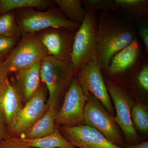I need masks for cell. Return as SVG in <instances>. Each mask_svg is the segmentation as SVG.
I'll return each mask as SVG.
<instances>
[{
  "label": "cell",
  "mask_w": 148,
  "mask_h": 148,
  "mask_svg": "<svg viewBox=\"0 0 148 148\" xmlns=\"http://www.w3.org/2000/svg\"><path fill=\"white\" fill-rule=\"evenodd\" d=\"M75 33L64 27H51L36 34L47 51L48 55L61 61H71Z\"/></svg>",
  "instance_id": "11"
},
{
  "label": "cell",
  "mask_w": 148,
  "mask_h": 148,
  "mask_svg": "<svg viewBox=\"0 0 148 148\" xmlns=\"http://www.w3.org/2000/svg\"><path fill=\"white\" fill-rule=\"evenodd\" d=\"M83 91L87 98L84 114L85 124L97 130L115 145L124 147V138L114 117L91 93Z\"/></svg>",
  "instance_id": "5"
},
{
  "label": "cell",
  "mask_w": 148,
  "mask_h": 148,
  "mask_svg": "<svg viewBox=\"0 0 148 148\" xmlns=\"http://www.w3.org/2000/svg\"><path fill=\"white\" fill-rule=\"evenodd\" d=\"M83 90H86L99 101L110 115L113 117L114 109L106 87L101 67L96 61L82 66L75 73Z\"/></svg>",
  "instance_id": "10"
},
{
  "label": "cell",
  "mask_w": 148,
  "mask_h": 148,
  "mask_svg": "<svg viewBox=\"0 0 148 148\" xmlns=\"http://www.w3.org/2000/svg\"><path fill=\"white\" fill-rule=\"evenodd\" d=\"M0 148H33L25 145L18 138H11L0 141Z\"/></svg>",
  "instance_id": "27"
},
{
  "label": "cell",
  "mask_w": 148,
  "mask_h": 148,
  "mask_svg": "<svg viewBox=\"0 0 148 148\" xmlns=\"http://www.w3.org/2000/svg\"><path fill=\"white\" fill-rule=\"evenodd\" d=\"M61 134L75 147L79 148H125L107 139L97 130L87 125L61 126Z\"/></svg>",
  "instance_id": "13"
},
{
  "label": "cell",
  "mask_w": 148,
  "mask_h": 148,
  "mask_svg": "<svg viewBox=\"0 0 148 148\" xmlns=\"http://www.w3.org/2000/svg\"><path fill=\"white\" fill-rule=\"evenodd\" d=\"M56 107L49 106L45 113L18 138L33 139L42 138L54 132Z\"/></svg>",
  "instance_id": "17"
},
{
  "label": "cell",
  "mask_w": 148,
  "mask_h": 148,
  "mask_svg": "<svg viewBox=\"0 0 148 148\" xmlns=\"http://www.w3.org/2000/svg\"><path fill=\"white\" fill-rule=\"evenodd\" d=\"M75 75L71 61H61L49 55L42 59L40 77L48 92V107H56L58 99L66 92Z\"/></svg>",
  "instance_id": "3"
},
{
  "label": "cell",
  "mask_w": 148,
  "mask_h": 148,
  "mask_svg": "<svg viewBox=\"0 0 148 148\" xmlns=\"http://www.w3.org/2000/svg\"><path fill=\"white\" fill-rule=\"evenodd\" d=\"M148 58L144 46L139 38L116 53L109 66L102 70L114 82L130 74L135 77L143 62Z\"/></svg>",
  "instance_id": "6"
},
{
  "label": "cell",
  "mask_w": 148,
  "mask_h": 148,
  "mask_svg": "<svg viewBox=\"0 0 148 148\" xmlns=\"http://www.w3.org/2000/svg\"><path fill=\"white\" fill-rule=\"evenodd\" d=\"M141 22L136 27L138 37L144 46L146 53H148V24L146 18L141 19Z\"/></svg>",
  "instance_id": "26"
},
{
  "label": "cell",
  "mask_w": 148,
  "mask_h": 148,
  "mask_svg": "<svg viewBox=\"0 0 148 148\" xmlns=\"http://www.w3.org/2000/svg\"><path fill=\"white\" fill-rule=\"evenodd\" d=\"M21 101L16 83L8 79L0 89V115L6 125L10 135L23 108Z\"/></svg>",
  "instance_id": "14"
},
{
  "label": "cell",
  "mask_w": 148,
  "mask_h": 148,
  "mask_svg": "<svg viewBox=\"0 0 148 148\" xmlns=\"http://www.w3.org/2000/svg\"><path fill=\"white\" fill-rule=\"evenodd\" d=\"M11 138L6 125L0 115V141Z\"/></svg>",
  "instance_id": "29"
},
{
  "label": "cell",
  "mask_w": 148,
  "mask_h": 148,
  "mask_svg": "<svg viewBox=\"0 0 148 148\" xmlns=\"http://www.w3.org/2000/svg\"><path fill=\"white\" fill-rule=\"evenodd\" d=\"M134 78L136 86L144 92H148V58L143 62Z\"/></svg>",
  "instance_id": "24"
},
{
  "label": "cell",
  "mask_w": 148,
  "mask_h": 148,
  "mask_svg": "<svg viewBox=\"0 0 148 148\" xmlns=\"http://www.w3.org/2000/svg\"><path fill=\"white\" fill-rule=\"evenodd\" d=\"M21 36L51 27H64L76 32L80 25L70 21L59 8L45 11L25 8L14 11Z\"/></svg>",
  "instance_id": "2"
},
{
  "label": "cell",
  "mask_w": 148,
  "mask_h": 148,
  "mask_svg": "<svg viewBox=\"0 0 148 148\" xmlns=\"http://www.w3.org/2000/svg\"><path fill=\"white\" fill-rule=\"evenodd\" d=\"M85 12L112 11L114 0H82Z\"/></svg>",
  "instance_id": "23"
},
{
  "label": "cell",
  "mask_w": 148,
  "mask_h": 148,
  "mask_svg": "<svg viewBox=\"0 0 148 148\" xmlns=\"http://www.w3.org/2000/svg\"><path fill=\"white\" fill-rule=\"evenodd\" d=\"M61 11L70 21L81 24L85 16V12L80 0H54Z\"/></svg>",
  "instance_id": "20"
},
{
  "label": "cell",
  "mask_w": 148,
  "mask_h": 148,
  "mask_svg": "<svg viewBox=\"0 0 148 148\" xmlns=\"http://www.w3.org/2000/svg\"><path fill=\"white\" fill-rule=\"evenodd\" d=\"M55 5L54 1L49 0H0V15L21 9L47 10Z\"/></svg>",
  "instance_id": "19"
},
{
  "label": "cell",
  "mask_w": 148,
  "mask_h": 148,
  "mask_svg": "<svg viewBox=\"0 0 148 148\" xmlns=\"http://www.w3.org/2000/svg\"><path fill=\"white\" fill-rule=\"evenodd\" d=\"M125 148H148V142L146 141L137 145L126 146Z\"/></svg>",
  "instance_id": "30"
},
{
  "label": "cell",
  "mask_w": 148,
  "mask_h": 148,
  "mask_svg": "<svg viewBox=\"0 0 148 148\" xmlns=\"http://www.w3.org/2000/svg\"><path fill=\"white\" fill-rule=\"evenodd\" d=\"M47 55L36 34L24 35L6 56L5 63L10 73H16Z\"/></svg>",
  "instance_id": "7"
},
{
  "label": "cell",
  "mask_w": 148,
  "mask_h": 148,
  "mask_svg": "<svg viewBox=\"0 0 148 148\" xmlns=\"http://www.w3.org/2000/svg\"><path fill=\"white\" fill-rule=\"evenodd\" d=\"M6 56L0 57V89L8 79L10 74L5 63Z\"/></svg>",
  "instance_id": "28"
},
{
  "label": "cell",
  "mask_w": 148,
  "mask_h": 148,
  "mask_svg": "<svg viewBox=\"0 0 148 148\" xmlns=\"http://www.w3.org/2000/svg\"><path fill=\"white\" fill-rule=\"evenodd\" d=\"M139 38L137 30L112 11L101 12L97 16V63L101 70L109 66L116 53Z\"/></svg>",
  "instance_id": "1"
},
{
  "label": "cell",
  "mask_w": 148,
  "mask_h": 148,
  "mask_svg": "<svg viewBox=\"0 0 148 148\" xmlns=\"http://www.w3.org/2000/svg\"><path fill=\"white\" fill-rule=\"evenodd\" d=\"M0 35L8 38L21 37L14 12H9L0 15Z\"/></svg>",
  "instance_id": "21"
},
{
  "label": "cell",
  "mask_w": 148,
  "mask_h": 148,
  "mask_svg": "<svg viewBox=\"0 0 148 148\" xmlns=\"http://www.w3.org/2000/svg\"><path fill=\"white\" fill-rule=\"evenodd\" d=\"M87 98L75 76H74L65 92L61 109L56 112L55 125L77 126L85 124L84 110Z\"/></svg>",
  "instance_id": "9"
},
{
  "label": "cell",
  "mask_w": 148,
  "mask_h": 148,
  "mask_svg": "<svg viewBox=\"0 0 148 148\" xmlns=\"http://www.w3.org/2000/svg\"><path fill=\"white\" fill-rule=\"evenodd\" d=\"M131 119L134 127L142 133L148 131V112L145 106L141 104L135 105L131 110Z\"/></svg>",
  "instance_id": "22"
},
{
  "label": "cell",
  "mask_w": 148,
  "mask_h": 148,
  "mask_svg": "<svg viewBox=\"0 0 148 148\" xmlns=\"http://www.w3.org/2000/svg\"><path fill=\"white\" fill-rule=\"evenodd\" d=\"M40 60L27 69L16 73V86L24 104L38 92L41 86Z\"/></svg>",
  "instance_id": "15"
},
{
  "label": "cell",
  "mask_w": 148,
  "mask_h": 148,
  "mask_svg": "<svg viewBox=\"0 0 148 148\" xmlns=\"http://www.w3.org/2000/svg\"><path fill=\"white\" fill-rule=\"evenodd\" d=\"M104 82L116 112L115 121L122 131L126 140L134 142L138 140V135L131 119V110L134 101L128 92L115 83L106 75Z\"/></svg>",
  "instance_id": "8"
},
{
  "label": "cell",
  "mask_w": 148,
  "mask_h": 148,
  "mask_svg": "<svg viewBox=\"0 0 148 148\" xmlns=\"http://www.w3.org/2000/svg\"><path fill=\"white\" fill-rule=\"evenodd\" d=\"M18 138L24 144L33 148H75L61 134L57 127L53 133L42 138L33 139Z\"/></svg>",
  "instance_id": "18"
},
{
  "label": "cell",
  "mask_w": 148,
  "mask_h": 148,
  "mask_svg": "<svg viewBox=\"0 0 148 148\" xmlns=\"http://www.w3.org/2000/svg\"><path fill=\"white\" fill-rule=\"evenodd\" d=\"M47 90L42 85L36 94L24 104L11 132V137H19L45 113L49 108Z\"/></svg>",
  "instance_id": "12"
},
{
  "label": "cell",
  "mask_w": 148,
  "mask_h": 148,
  "mask_svg": "<svg viewBox=\"0 0 148 148\" xmlns=\"http://www.w3.org/2000/svg\"><path fill=\"white\" fill-rule=\"evenodd\" d=\"M128 23L147 18L148 0H114L112 11Z\"/></svg>",
  "instance_id": "16"
},
{
  "label": "cell",
  "mask_w": 148,
  "mask_h": 148,
  "mask_svg": "<svg viewBox=\"0 0 148 148\" xmlns=\"http://www.w3.org/2000/svg\"><path fill=\"white\" fill-rule=\"evenodd\" d=\"M97 13L86 12L84 20L75 33L71 55L75 73L82 66L97 61Z\"/></svg>",
  "instance_id": "4"
},
{
  "label": "cell",
  "mask_w": 148,
  "mask_h": 148,
  "mask_svg": "<svg viewBox=\"0 0 148 148\" xmlns=\"http://www.w3.org/2000/svg\"><path fill=\"white\" fill-rule=\"evenodd\" d=\"M21 38H8L0 35V57L7 56Z\"/></svg>",
  "instance_id": "25"
}]
</instances>
